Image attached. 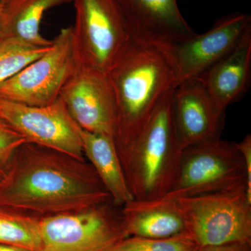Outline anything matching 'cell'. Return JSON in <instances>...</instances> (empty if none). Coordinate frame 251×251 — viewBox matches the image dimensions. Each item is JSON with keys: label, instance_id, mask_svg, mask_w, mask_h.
<instances>
[{"label": "cell", "instance_id": "e0dca14e", "mask_svg": "<svg viewBox=\"0 0 251 251\" xmlns=\"http://www.w3.org/2000/svg\"><path fill=\"white\" fill-rule=\"evenodd\" d=\"M73 0H0L2 11L0 31L2 37L20 39L39 47L52 45V40L41 34V21L46 11Z\"/></svg>", "mask_w": 251, "mask_h": 251}, {"label": "cell", "instance_id": "8992f818", "mask_svg": "<svg viewBox=\"0 0 251 251\" xmlns=\"http://www.w3.org/2000/svg\"><path fill=\"white\" fill-rule=\"evenodd\" d=\"M246 181L237 143L219 139L183 150L174 184L166 195L175 199L191 197L246 186Z\"/></svg>", "mask_w": 251, "mask_h": 251}, {"label": "cell", "instance_id": "5bb4252c", "mask_svg": "<svg viewBox=\"0 0 251 251\" xmlns=\"http://www.w3.org/2000/svg\"><path fill=\"white\" fill-rule=\"evenodd\" d=\"M251 75V27L234 49L216 62L200 80L223 112L247 92Z\"/></svg>", "mask_w": 251, "mask_h": 251}, {"label": "cell", "instance_id": "ffe728a7", "mask_svg": "<svg viewBox=\"0 0 251 251\" xmlns=\"http://www.w3.org/2000/svg\"><path fill=\"white\" fill-rule=\"evenodd\" d=\"M199 246L186 233L166 239L129 236L107 251H198Z\"/></svg>", "mask_w": 251, "mask_h": 251}, {"label": "cell", "instance_id": "9a60e30c", "mask_svg": "<svg viewBox=\"0 0 251 251\" xmlns=\"http://www.w3.org/2000/svg\"><path fill=\"white\" fill-rule=\"evenodd\" d=\"M121 208L127 237L166 239L186 233V224L176 200L167 195L154 199H133Z\"/></svg>", "mask_w": 251, "mask_h": 251}, {"label": "cell", "instance_id": "ac0fdd59", "mask_svg": "<svg viewBox=\"0 0 251 251\" xmlns=\"http://www.w3.org/2000/svg\"><path fill=\"white\" fill-rule=\"evenodd\" d=\"M40 219L0 206V244L42 251Z\"/></svg>", "mask_w": 251, "mask_h": 251}, {"label": "cell", "instance_id": "5b68a950", "mask_svg": "<svg viewBox=\"0 0 251 251\" xmlns=\"http://www.w3.org/2000/svg\"><path fill=\"white\" fill-rule=\"evenodd\" d=\"M75 9L72 26L78 62L108 73L132 35L118 0H73Z\"/></svg>", "mask_w": 251, "mask_h": 251}, {"label": "cell", "instance_id": "7a4b0ae2", "mask_svg": "<svg viewBox=\"0 0 251 251\" xmlns=\"http://www.w3.org/2000/svg\"><path fill=\"white\" fill-rule=\"evenodd\" d=\"M107 74L116 101L115 142L120 152L138 138L176 87L171 45L132 36Z\"/></svg>", "mask_w": 251, "mask_h": 251}, {"label": "cell", "instance_id": "4fadbf2b", "mask_svg": "<svg viewBox=\"0 0 251 251\" xmlns=\"http://www.w3.org/2000/svg\"><path fill=\"white\" fill-rule=\"evenodd\" d=\"M132 35L175 45L196 33L183 17L176 0H118Z\"/></svg>", "mask_w": 251, "mask_h": 251}, {"label": "cell", "instance_id": "2e32d148", "mask_svg": "<svg viewBox=\"0 0 251 251\" xmlns=\"http://www.w3.org/2000/svg\"><path fill=\"white\" fill-rule=\"evenodd\" d=\"M80 135L84 156L108 191L112 204L122 207L133 198L127 184L115 139L110 135L81 128Z\"/></svg>", "mask_w": 251, "mask_h": 251}, {"label": "cell", "instance_id": "d6986e66", "mask_svg": "<svg viewBox=\"0 0 251 251\" xmlns=\"http://www.w3.org/2000/svg\"><path fill=\"white\" fill-rule=\"evenodd\" d=\"M50 47L31 45L16 38H2L0 41V84L14 77Z\"/></svg>", "mask_w": 251, "mask_h": 251}, {"label": "cell", "instance_id": "44dd1931", "mask_svg": "<svg viewBox=\"0 0 251 251\" xmlns=\"http://www.w3.org/2000/svg\"><path fill=\"white\" fill-rule=\"evenodd\" d=\"M25 143L22 135L0 118V182L7 174L16 151Z\"/></svg>", "mask_w": 251, "mask_h": 251}, {"label": "cell", "instance_id": "d4e9b609", "mask_svg": "<svg viewBox=\"0 0 251 251\" xmlns=\"http://www.w3.org/2000/svg\"><path fill=\"white\" fill-rule=\"evenodd\" d=\"M1 11H2V4L0 2V17H1Z\"/></svg>", "mask_w": 251, "mask_h": 251}, {"label": "cell", "instance_id": "277c9868", "mask_svg": "<svg viewBox=\"0 0 251 251\" xmlns=\"http://www.w3.org/2000/svg\"><path fill=\"white\" fill-rule=\"evenodd\" d=\"M176 200L186 233L199 247L251 244V202L245 186Z\"/></svg>", "mask_w": 251, "mask_h": 251}, {"label": "cell", "instance_id": "7402d4cb", "mask_svg": "<svg viewBox=\"0 0 251 251\" xmlns=\"http://www.w3.org/2000/svg\"><path fill=\"white\" fill-rule=\"evenodd\" d=\"M237 145L244 158L247 175V194L248 198L251 202V135H246L240 143H237Z\"/></svg>", "mask_w": 251, "mask_h": 251}, {"label": "cell", "instance_id": "484cf974", "mask_svg": "<svg viewBox=\"0 0 251 251\" xmlns=\"http://www.w3.org/2000/svg\"><path fill=\"white\" fill-rule=\"evenodd\" d=\"M2 34H1V31H0V41H1V39H2Z\"/></svg>", "mask_w": 251, "mask_h": 251}, {"label": "cell", "instance_id": "cb8c5ba5", "mask_svg": "<svg viewBox=\"0 0 251 251\" xmlns=\"http://www.w3.org/2000/svg\"><path fill=\"white\" fill-rule=\"evenodd\" d=\"M0 251H30L26 250V249H21L11 246L4 245V244H0Z\"/></svg>", "mask_w": 251, "mask_h": 251}, {"label": "cell", "instance_id": "8fae6325", "mask_svg": "<svg viewBox=\"0 0 251 251\" xmlns=\"http://www.w3.org/2000/svg\"><path fill=\"white\" fill-rule=\"evenodd\" d=\"M250 27L251 16L236 12L221 18L204 34H196L188 40L171 45L176 87L185 81L201 79L234 49Z\"/></svg>", "mask_w": 251, "mask_h": 251}, {"label": "cell", "instance_id": "ba28073f", "mask_svg": "<svg viewBox=\"0 0 251 251\" xmlns=\"http://www.w3.org/2000/svg\"><path fill=\"white\" fill-rule=\"evenodd\" d=\"M112 202L40 219L42 251H107L127 237Z\"/></svg>", "mask_w": 251, "mask_h": 251}, {"label": "cell", "instance_id": "6da1fadb", "mask_svg": "<svg viewBox=\"0 0 251 251\" xmlns=\"http://www.w3.org/2000/svg\"><path fill=\"white\" fill-rule=\"evenodd\" d=\"M108 202L110 195L85 158L36 144L18 149L0 182V206L38 219Z\"/></svg>", "mask_w": 251, "mask_h": 251}, {"label": "cell", "instance_id": "3957f363", "mask_svg": "<svg viewBox=\"0 0 251 251\" xmlns=\"http://www.w3.org/2000/svg\"><path fill=\"white\" fill-rule=\"evenodd\" d=\"M173 90L162 100L138 138L118 152L133 199L163 197L174 184L183 148L173 123Z\"/></svg>", "mask_w": 251, "mask_h": 251}, {"label": "cell", "instance_id": "603a6c76", "mask_svg": "<svg viewBox=\"0 0 251 251\" xmlns=\"http://www.w3.org/2000/svg\"><path fill=\"white\" fill-rule=\"evenodd\" d=\"M198 251H251V244L235 243L213 247H200Z\"/></svg>", "mask_w": 251, "mask_h": 251}, {"label": "cell", "instance_id": "7c38bea8", "mask_svg": "<svg viewBox=\"0 0 251 251\" xmlns=\"http://www.w3.org/2000/svg\"><path fill=\"white\" fill-rule=\"evenodd\" d=\"M226 112L209 97L202 81L181 82L173 92V123L183 150L221 139Z\"/></svg>", "mask_w": 251, "mask_h": 251}, {"label": "cell", "instance_id": "52a82bcc", "mask_svg": "<svg viewBox=\"0 0 251 251\" xmlns=\"http://www.w3.org/2000/svg\"><path fill=\"white\" fill-rule=\"evenodd\" d=\"M72 26L61 29L49 50L0 84V97L34 106H45L59 98L78 65Z\"/></svg>", "mask_w": 251, "mask_h": 251}, {"label": "cell", "instance_id": "9c48e42d", "mask_svg": "<svg viewBox=\"0 0 251 251\" xmlns=\"http://www.w3.org/2000/svg\"><path fill=\"white\" fill-rule=\"evenodd\" d=\"M0 118L22 135L27 143L85 158L80 127L59 98L45 106H34L0 97Z\"/></svg>", "mask_w": 251, "mask_h": 251}, {"label": "cell", "instance_id": "30bf717a", "mask_svg": "<svg viewBox=\"0 0 251 251\" xmlns=\"http://www.w3.org/2000/svg\"><path fill=\"white\" fill-rule=\"evenodd\" d=\"M59 99L82 129L110 135L115 139L116 101L106 73L79 63Z\"/></svg>", "mask_w": 251, "mask_h": 251}]
</instances>
